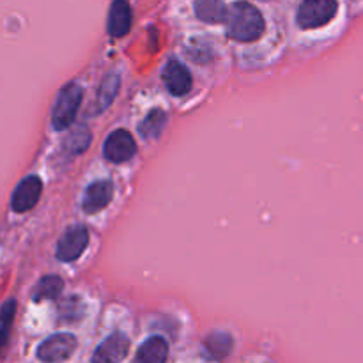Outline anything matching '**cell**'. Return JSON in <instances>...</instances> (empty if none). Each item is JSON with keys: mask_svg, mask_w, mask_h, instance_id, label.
<instances>
[{"mask_svg": "<svg viewBox=\"0 0 363 363\" xmlns=\"http://www.w3.org/2000/svg\"><path fill=\"white\" fill-rule=\"evenodd\" d=\"M128 350H130V340H128V337L123 335L121 332H116L99 344L92 360L101 363L121 362L126 358Z\"/></svg>", "mask_w": 363, "mask_h": 363, "instance_id": "obj_10", "label": "cell"}, {"mask_svg": "<svg viewBox=\"0 0 363 363\" xmlns=\"http://www.w3.org/2000/svg\"><path fill=\"white\" fill-rule=\"evenodd\" d=\"M165 123L167 113L163 112V110H152V112L142 121V124L138 126V131H140V135L144 138H156L162 133L163 128H165Z\"/></svg>", "mask_w": 363, "mask_h": 363, "instance_id": "obj_16", "label": "cell"}, {"mask_svg": "<svg viewBox=\"0 0 363 363\" xmlns=\"http://www.w3.org/2000/svg\"><path fill=\"white\" fill-rule=\"evenodd\" d=\"M113 199V184L112 181H96L85 190V197L82 201V209L89 215L101 211L112 202Z\"/></svg>", "mask_w": 363, "mask_h": 363, "instance_id": "obj_9", "label": "cell"}, {"mask_svg": "<svg viewBox=\"0 0 363 363\" xmlns=\"http://www.w3.org/2000/svg\"><path fill=\"white\" fill-rule=\"evenodd\" d=\"M339 4L337 0H303L298 9V25L301 28H319L333 20Z\"/></svg>", "mask_w": 363, "mask_h": 363, "instance_id": "obj_3", "label": "cell"}, {"mask_svg": "<svg viewBox=\"0 0 363 363\" xmlns=\"http://www.w3.org/2000/svg\"><path fill=\"white\" fill-rule=\"evenodd\" d=\"M131 9L126 0H113L108 11V34L112 38H123L130 32Z\"/></svg>", "mask_w": 363, "mask_h": 363, "instance_id": "obj_11", "label": "cell"}, {"mask_svg": "<svg viewBox=\"0 0 363 363\" xmlns=\"http://www.w3.org/2000/svg\"><path fill=\"white\" fill-rule=\"evenodd\" d=\"M137 152L135 138L126 130H116L108 135L103 145V155L113 163L128 162Z\"/></svg>", "mask_w": 363, "mask_h": 363, "instance_id": "obj_7", "label": "cell"}, {"mask_svg": "<svg viewBox=\"0 0 363 363\" xmlns=\"http://www.w3.org/2000/svg\"><path fill=\"white\" fill-rule=\"evenodd\" d=\"M195 14L206 23H225L229 9L222 0H197Z\"/></svg>", "mask_w": 363, "mask_h": 363, "instance_id": "obj_13", "label": "cell"}, {"mask_svg": "<svg viewBox=\"0 0 363 363\" xmlns=\"http://www.w3.org/2000/svg\"><path fill=\"white\" fill-rule=\"evenodd\" d=\"M14 314H16V301L7 300L6 303L0 307V353L6 347L7 340H9L11 326H13Z\"/></svg>", "mask_w": 363, "mask_h": 363, "instance_id": "obj_18", "label": "cell"}, {"mask_svg": "<svg viewBox=\"0 0 363 363\" xmlns=\"http://www.w3.org/2000/svg\"><path fill=\"white\" fill-rule=\"evenodd\" d=\"M77 350V339L71 333H57L48 337L41 346L38 347V358L41 362L53 363L64 362L71 357Z\"/></svg>", "mask_w": 363, "mask_h": 363, "instance_id": "obj_4", "label": "cell"}, {"mask_svg": "<svg viewBox=\"0 0 363 363\" xmlns=\"http://www.w3.org/2000/svg\"><path fill=\"white\" fill-rule=\"evenodd\" d=\"M43 194V183L38 176H27L18 183L11 197V209L14 213H27L39 202Z\"/></svg>", "mask_w": 363, "mask_h": 363, "instance_id": "obj_6", "label": "cell"}, {"mask_svg": "<svg viewBox=\"0 0 363 363\" xmlns=\"http://www.w3.org/2000/svg\"><path fill=\"white\" fill-rule=\"evenodd\" d=\"M82 98H84V91L78 84H67L59 92L52 110V124L57 131H64L71 128V124L77 119Z\"/></svg>", "mask_w": 363, "mask_h": 363, "instance_id": "obj_2", "label": "cell"}, {"mask_svg": "<svg viewBox=\"0 0 363 363\" xmlns=\"http://www.w3.org/2000/svg\"><path fill=\"white\" fill-rule=\"evenodd\" d=\"M64 282L60 280V277L57 275H48L45 279H41L38 282V286L34 287L32 291V298L35 301H43V300H55L60 293H62Z\"/></svg>", "mask_w": 363, "mask_h": 363, "instance_id": "obj_14", "label": "cell"}, {"mask_svg": "<svg viewBox=\"0 0 363 363\" xmlns=\"http://www.w3.org/2000/svg\"><path fill=\"white\" fill-rule=\"evenodd\" d=\"M73 311H80L82 312V303L78 301V298H67L66 301H64V305L60 307V318L66 319L67 321H77L78 315L73 314Z\"/></svg>", "mask_w": 363, "mask_h": 363, "instance_id": "obj_20", "label": "cell"}, {"mask_svg": "<svg viewBox=\"0 0 363 363\" xmlns=\"http://www.w3.org/2000/svg\"><path fill=\"white\" fill-rule=\"evenodd\" d=\"M169 357V344L163 337H151L145 340L135 357V360L142 363H162Z\"/></svg>", "mask_w": 363, "mask_h": 363, "instance_id": "obj_12", "label": "cell"}, {"mask_svg": "<svg viewBox=\"0 0 363 363\" xmlns=\"http://www.w3.org/2000/svg\"><path fill=\"white\" fill-rule=\"evenodd\" d=\"M89 245V230L84 225H74L62 234L57 243V259L64 262L77 261Z\"/></svg>", "mask_w": 363, "mask_h": 363, "instance_id": "obj_5", "label": "cell"}, {"mask_svg": "<svg viewBox=\"0 0 363 363\" xmlns=\"http://www.w3.org/2000/svg\"><path fill=\"white\" fill-rule=\"evenodd\" d=\"M227 34L240 43H250L264 34V18L261 11L248 2H236L227 14Z\"/></svg>", "mask_w": 363, "mask_h": 363, "instance_id": "obj_1", "label": "cell"}, {"mask_svg": "<svg viewBox=\"0 0 363 363\" xmlns=\"http://www.w3.org/2000/svg\"><path fill=\"white\" fill-rule=\"evenodd\" d=\"M163 80H165L167 89L172 96H184L191 89V74L186 66L176 59H170L163 67Z\"/></svg>", "mask_w": 363, "mask_h": 363, "instance_id": "obj_8", "label": "cell"}, {"mask_svg": "<svg viewBox=\"0 0 363 363\" xmlns=\"http://www.w3.org/2000/svg\"><path fill=\"white\" fill-rule=\"evenodd\" d=\"M117 91H119V77L117 74H108L98 89V103H96L98 112H103L116 99Z\"/></svg>", "mask_w": 363, "mask_h": 363, "instance_id": "obj_17", "label": "cell"}, {"mask_svg": "<svg viewBox=\"0 0 363 363\" xmlns=\"http://www.w3.org/2000/svg\"><path fill=\"white\" fill-rule=\"evenodd\" d=\"M89 142H91V131L85 126H77L71 131L69 138H66V142H64V151L78 155L89 147Z\"/></svg>", "mask_w": 363, "mask_h": 363, "instance_id": "obj_19", "label": "cell"}, {"mask_svg": "<svg viewBox=\"0 0 363 363\" xmlns=\"http://www.w3.org/2000/svg\"><path fill=\"white\" fill-rule=\"evenodd\" d=\"M230 350H233V339L229 337V333H211L206 339V351L211 358H216V360L225 358Z\"/></svg>", "mask_w": 363, "mask_h": 363, "instance_id": "obj_15", "label": "cell"}]
</instances>
